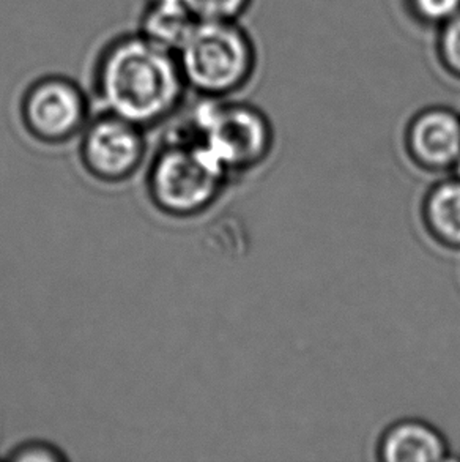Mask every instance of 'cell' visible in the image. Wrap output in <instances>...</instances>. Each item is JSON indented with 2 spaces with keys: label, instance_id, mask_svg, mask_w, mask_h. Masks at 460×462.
I'll use <instances>...</instances> for the list:
<instances>
[{
  "label": "cell",
  "instance_id": "5bb4252c",
  "mask_svg": "<svg viewBox=\"0 0 460 462\" xmlns=\"http://www.w3.org/2000/svg\"><path fill=\"white\" fill-rule=\"evenodd\" d=\"M8 459H12V461H63L67 457L51 445L31 442V444L23 445L13 451Z\"/></svg>",
  "mask_w": 460,
  "mask_h": 462
},
{
  "label": "cell",
  "instance_id": "9c48e42d",
  "mask_svg": "<svg viewBox=\"0 0 460 462\" xmlns=\"http://www.w3.org/2000/svg\"><path fill=\"white\" fill-rule=\"evenodd\" d=\"M419 219L428 237L443 250L460 253V180L434 181L421 198Z\"/></svg>",
  "mask_w": 460,
  "mask_h": 462
},
{
  "label": "cell",
  "instance_id": "9a60e30c",
  "mask_svg": "<svg viewBox=\"0 0 460 462\" xmlns=\"http://www.w3.org/2000/svg\"><path fill=\"white\" fill-rule=\"evenodd\" d=\"M449 175H453V177H455V179H459L460 180V158L457 160V162H455V168L451 169Z\"/></svg>",
  "mask_w": 460,
  "mask_h": 462
},
{
  "label": "cell",
  "instance_id": "277c9868",
  "mask_svg": "<svg viewBox=\"0 0 460 462\" xmlns=\"http://www.w3.org/2000/svg\"><path fill=\"white\" fill-rule=\"evenodd\" d=\"M181 133L206 145L230 179L263 166L276 143L273 124L261 107L229 98H199Z\"/></svg>",
  "mask_w": 460,
  "mask_h": 462
},
{
  "label": "cell",
  "instance_id": "52a82bcc",
  "mask_svg": "<svg viewBox=\"0 0 460 462\" xmlns=\"http://www.w3.org/2000/svg\"><path fill=\"white\" fill-rule=\"evenodd\" d=\"M402 143L418 171L449 174L460 158V114L442 105L423 107L407 122Z\"/></svg>",
  "mask_w": 460,
  "mask_h": 462
},
{
  "label": "cell",
  "instance_id": "4fadbf2b",
  "mask_svg": "<svg viewBox=\"0 0 460 462\" xmlns=\"http://www.w3.org/2000/svg\"><path fill=\"white\" fill-rule=\"evenodd\" d=\"M405 5L417 23L436 31L460 12V0H405Z\"/></svg>",
  "mask_w": 460,
  "mask_h": 462
},
{
  "label": "cell",
  "instance_id": "ba28073f",
  "mask_svg": "<svg viewBox=\"0 0 460 462\" xmlns=\"http://www.w3.org/2000/svg\"><path fill=\"white\" fill-rule=\"evenodd\" d=\"M380 462H442L451 459L448 439L423 419L396 420L380 432L373 450Z\"/></svg>",
  "mask_w": 460,
  "mask_h": 462
},
{
  "label": "cell",
  "instance_id": "5b68a950",
  "mask_svg": "<svg viewBox=\"0 0 460 462\" xmlns=\"http://www.w3.org/2000/svg\"><path fill=\"white\" fill-rule=\"evenodd\" d=\"M19 116L32 138L43 144H63L86 128L90 105L87 94L75 79L44 75L25 88Z\"/></svg>",
  "mask_w": 460,
  "mask_h": 462
},
{
  "label": "cell",
  "instance_id": "30bf717a",
  "mask_svg": "<svg viewBox=\"0 0 460 462\" xmlns=\"http://www.w3.org/2000/svg\"><path fill=\"white\" fill-rule=\"evenodd\" d=\"M196 23L187 0H145L137 32L168 50L177 51Z\"/></svg>",
  "mask_w": 460,
  "mask_h": 462
},
{
  "label": "cell",
  "instance_id": "7c38bea8",
  "mask_svg": "<svg viewBox=\"0 0 460 462\" xmlns=\"http://www.w3.org/2000/svg\"><path fill=\"white\" fill-rule=\"evenodd\" d=\"M196 21L235 23L246 14L253 0H187Z\"/></svg>",
  "mask_w": 460,
  "mask_h": 462
},
{
  "label": "cell",
  "instance_id": "6da1fadb",
  "mask_svg": "<svg viewBox=\"0 0 460 462\" xmlns=\"http://www.w3.org/2000/svg\"><path fill=\"white\" fill-rule=\"evenodd\" d=\"M92 82L103 111L143 130L170 119L189 92L175 51L137 31L120 33L101 48Z\"/></svg>",
  "mask_w": 460,
  "mask_h": 462
},
{
  "label": "cell",
  "instance_id": "3957f363",
  "mask_svg": "<svg viewBox=\"0 0 460 462\" xmlns=\"http://www.w3.org/2000/svg\"><path fill=\"white\" fill-rule=\"evenodd\" d=\"M230 175L199 141L179 133L158 151L150 164L147 188L160 212L191 218L219 199Z\"/></svg>",
  "mask_w": 460,
  "mask_h": 462
},
{
  "label": "cell",
  "instance_id": "8992f818",
  "mask_svg": "<svg viewBox=\"0 0 460 462\" xmlns=\"http://www.w3.org/2000/svg\"><path fill=\"white\" fill-rule=\"evenodd\" d=\"M147 153L143 128L103 111L81 133L82 166L97 180L120 183L143 166Z\"/></svg>",
  "mask_w": 460,
  "mask_h": 462
},
{
  "label": "cell",
  "instance_id": "7a4b0ae2",
  "mask_svg": "<svg viewBox=\"0 0 460 462\" xmlns=\"http://www.w3.org/2000/svg\"><path fill=\"white\" fill-rule=\"evenodd\" d=\"M189 92L199 98H229L248 86L257 69V48L235 23L198 21L175 51Z\"/></svg>",
  "mask_w": 460,
  "mask_h": 462
},
{
  "label": "cell",
  "instance_id": "8fae6325",
  "mask_svg": "<svg viewBox=\"0 0 460 462\" xmlns=\"http://www.w3.org/2000/svg\"><path fill=\"white\" fill-rule=\"evenodd\" d=\"M436 56L440 69L460 82V12L437 29Z\"/></svg>",
  "mask_w": 460,
  "mask_h": 462
}]
</instances>
